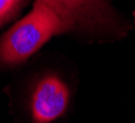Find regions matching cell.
<instances>
[{
    "label": "cell",
    "mask_w": 135,
    "mask_h": 123,
    "mask_svg": "<svg viewBox=\"0 0 135 123\" xmlns=\"http://www.w3.org/2000/svg\"><path fill=\"white\" fill-rule=\"evenodd\" d=\"M65 32L60 18L49 7L35 1L31 12L0 39V66L25 62L54 35Z\"/></svg>",
    "instance_id": "obj_1"
},
{
    "label": "cell",
    "mask_w": 135,
    "mask_h": 123,
    "mask_svg": "<svg viewBox=\"0 0 135 123\" xmlns=\"http://www.w3.org/2000/svg\"><path fill=\"white\" fill-rule=\"evenodd\" d=\"M52 11L62 22L65 31L104 33L118 37L126 33L110 0H35Z\"/></svg>",
    "instance_id": "obj_2"
},
{
    "label": "cell",
    "mask_w": 135,
    "mask_h": 123,
    "mask_svg": "<svg viewBox=\"0 0 135 123\" xmlns=\"http://www.w3.org/2000/svg\"><path fill=\"white\" fill-rule=\"evenodd\" d=\"M71 93L67 84L56 74H46L38 81L31 98L33 123H52L69 105Z\"/></svg>",
    "instance_id": "obj_3"
},
{
    "label": "cell",
    "mask_w": 135,
    "mask_h": 123,
    "mask_svg": "<svg viewBox=\"0 0 135 123\" xmlns=\"http://www.w3.org/2000/svg\"><path fill=\"white\" fill-rule=\"evenodd\" d=\"M23 0H0V26L7 22L22 5Z\"/></svg>",
    "instance_id": "obj_4"
}]
</instances>
